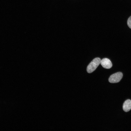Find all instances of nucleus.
<instances>
[{
	"mask_svg": "<svg viewBox=\"0 0 131 131\" xmlns=\"http://www.w3.org/2000/svg\"><path fill=\"white\" fill-rule=\"evenodd\" d=\"M100 64L103 67L107 69L111 68L112 66L110 60L107 58H104L101 60Z\"/></svg>",
	"mask_w": 131,
	"mask_h": 131,
	"instance_id": "nucleus-3",
	"label": "nucleus"
},
{
	"mask_svg": "<svg viewBox=\"0 0 131 131\" xmlns=\"http://www.w3.org/2000/svg\"><path fill=\"white\" fill-rule=\"evenodd\" d=\"M123 109L125 112H128L131 109V100L128 99L124 102L123 106Z\"/></svg>",
	"mask_w": 131,
	"mask_h": 131,
	"instance_id": "nucleus-4",
	"label": "nucleus"
},
{
	"mask_svg": "<svg viewBox=\"0 0 131 131\" xmlns=\"http://www.w3.org/2000/svg\"><path fill=\"white\" fill-rule=\"evenodd\" d=\"M101 60L100 59L99 57H96L93 59L87 66V72L90 73L95 71L100 63Z\"/></svg>",
	"mask_w": 131,
	"mask_h": 131,
	"instance_id": "nucleus-1",
	"label": "nucleus"
},
{
	"mask_svg": "<svg viewBox=\"0 0 131 131\" xmlns=\"http://www.w3.org/2000/svg\"><path fill=\"white\" fill-rule=\"evenodd\" d=\"M127 24L128 27L131 29V16L128 19Z\"/></svg>",
	"mask_w": 131,
	"mask_h": 131,
	"instance_id": "nucleus-5",
	"label": "nucleus"
},
{
	"mask_svg": "<svg viewBox=\"0 0 131 131\" xmlns=\"http://www.w3.org/2000/svg\"><path fill=\"white\" fill-rule=\"evenodd\" d=\"M123 76L122 73L117 72L111 75L109 79V82L111 83H116L120 81Z\"/></svg>",
	"mask_w": 131,
	"mask_h": 131,
	"instance_id": "nucleus-2",
	"label": "nucleus"
}]
</instances>
